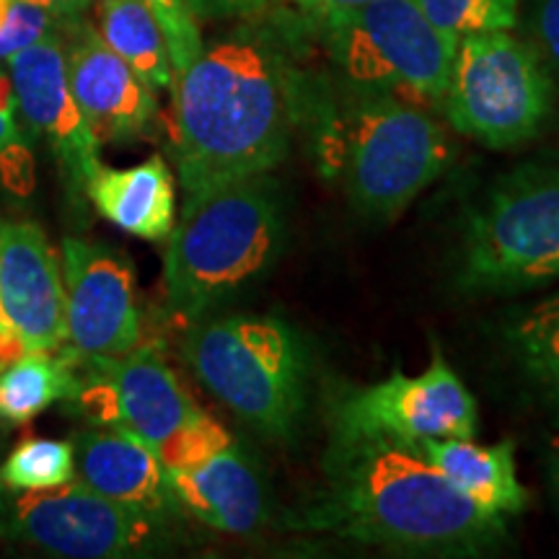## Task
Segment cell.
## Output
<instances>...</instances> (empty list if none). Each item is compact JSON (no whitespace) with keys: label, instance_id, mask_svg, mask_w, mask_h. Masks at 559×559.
<instances>
[{"label":"cell","instance_id":"277c9868","mask_svg":"<svg viewBox=\"0 0 559 559\" xmlns=\"http://www.w3.org/2000/svg\"><path fill=\"white\" fill-rule=\"evenodd\" d=\"M321 166L349 205L376 221L404 213L451 166L453 143L428 109L360 91L319 135Z\"/></svg>","mask_w":559,"mask_h":559},{"label":"cell","instance_id":"6da1fadb","mask_svg":"<svg viewBox=\"0 0 559 559\" xmlns=\"http://www.w3.org/2000/svg\"><path fill=\"white\" fill-rule=\"evenodd\" d=\"M326 472V492L290 521L293 528L428 557H479L508 536L506 515L466 498L417 445L332 443Z\"/></svg>","mask_w":559,"mask_h":559},{"label":"cell","instance_id":"7a4b0ae2","mask_svg":"<svg viewBox=\"0 0 559 559\" xmlns=\"http://www.w3.org/2000/svg\"><path fill=\"white\" fill-rule=\"evenodd\" d=\"M296 94L283 55L254 34L202 47L174 81V166L185 205L270 174L290 151Z\"/></svg>","mask_w":559,"mask_h":559},{"label":"cell","instance_id":"8fae6325","mask_svg":"<svg viewBox=\"0 0 559 559\" xmlns=\"http://www.w3.org/2000/svg\"><path fill=\"white\" fill-rule=\"evenodd\" d=\"M60 349L75 379L68 404L91 425L128 428L158 451L202 412L153 347L140 345L124 355Z\"/></svg>","mask_w":559,"mask_h":559},{"label":"cell","instance_id":"4fadbf2b","mask_svg":"<svg viewBox=\"0 0 559 559\" xmlns=\"http://www.w3.org/2000/svg\"><path fill=\"white\" fill-rule=\"evenodd\" d=\"M66 345L81 355H124L140 347L135 270L128 254L99 241H62Z\"/></svg>","mask_w":559,"mask_h":559},{"label":"cell","instance_id":"7402d4cb","mask_svg":"<svg viewBox=\"0 0 559 559\" xmlns=\"http://www.w3.org/2000/svg\"><path fill=\"white\" fill-rule=\"evenodd\" d=\"M73 389V370L62 349L26 353L0 370V417L5 425H26L55 402H68Z\"/></svg>","mask_w":559,"mask_h":559},{"label":"cell","instance_id":"4316f807","mask_svg":"<svg viewBox=\"0 0 559 559\" xmlns=\"http://www.w3.org/2000/svg\"><path fill=\"white\" fill-rule=\"evenodd\" d=\"M145 5L156 16L160 32L166 37V47H169L174 73H181L192 60L202 52V34H200V19L194 16L187 0H143Z\"/></svg>","mask_w":559,"mask_h":559},{"label":"cell","instance_id":"603a6c76","mask_svg":"<svg viewBox=\"0 0 559 559\" xmlns=\"http://www.w3.org/2000/svg\"><path fill=\"white\" fill-rule=\"evenodd\" d=\"M75 479V453L70 440L26 438L0 464L3 489H52Z\"/></svg>","mask_w":559,"mask_h":559},{"label":"cell","instance_id":"5b68a950","mask_svg":"<svg viewBox=\"0 0 559 559\" xmlns=\"http://www.w3.org/2000/svg\"><path fill=\"white\" fill-rule=\"evenodd\" d=\"M181 358L251 430L270 440L296 436L309 402V353L288 321L251 313L192 321Z\"/></svg>","mask_w":559,"mask_h":559},{"label":"cell","instance_id":"4dcf8cb0","mask_svg":"<svg viewBox=\"0 0 559 559\" xmlns=\"http://www.w3.org/2000/svg\"><path fill=\"white\" fill-rule=\"evenodd\" d=\"M300 9L311 11L313 16L319 19H330L337 16V13H347L360 9V5L370 3V0H296Z\"/></svg>","mask_w":559,"mask_h":559},{"label":"cell","instance_id":"44dd1931","mask_svg":"<svg viewBox=\"0 0 559 559\" xmlns=\"http://www.w3.org/2000/svg\"><path fill=\"white\" fill-rule=\"evenodd\" d=\"M506 337L531 389L559 425V293L515 313Z\"/></svg>","mask_w":559,"mask_h":559},{"label":"cell","instance_id":"7c38bea8","mask_svg":"<svg viewBox=\"0 0 559 559\" xmlns=\"http://www.w3.org/2000/svg\"><path fill=\"white\" fill-rule=\"evenodd\" d=\"M9 75L16 91L21 128L52 153L66 181L68 198L86 200L91 177L99 171L102 143L91 132L68 83L62 34L55 32L37 45L9 58Z\"/></svg>","mask_w":559,"mask_h":559},{"label":"cell","instance_id":"5bb4252c","mask_svg":"<svg viewBox=\"0 0 559 559\" xmlns=\"http://www.w3.org/2000/svg\"><path fill=\"white\" fill-rule=\"evenodd\" d=\"M68 83L99 143H138L158 122L156 88L145 83L86 19L60 26Z\"/></svg>","mask_w":559,"mask_h":559},{"label":"cell","instance_id":"2e32d148","mask_svg":"<svg viewBox=\"0 0 559 559\" xmlns=\"http://www.w3.org/2000/svg\"><path fill=\"white\" fill-rule=\"evenodd\" d=\"M75 474L94 492L145 510V513L179 519L169 481V469L145 438L128 428H96L73 440Z\"/></svg>","mask_w":559,"mask_h":559},{"label":"cell","instance_id":"8992f818","mask_svg":"<svg viewBox=\"0 0 559 559\" xmlns=\"http://www.w3.org/2000/svg\"><path fill=\"white\" fill-rule=\"evenodd\" d=\"M559 280V169L526 164L492 185L464 234L459 285L526 293Z\"/></svg>","mask_w":559,"mask_h":559},{"label":"cell","instance_id":"9c48e42d","mask_svg":"<svg viewBox=\"0 0 559 559\" xmlns=\"http://www.w3.org/2000/svg\"><path fill=\"white\" fill-rule=\"evenodd\" d=\"M169 515L145 513L94 492L81 479L52 489L0 487V539L70 559H128L169 551Z\"/></svg>","mask_w":559,"mask_h":559},{"label":"cell","instance_id":"e0dca14e","mask_svg":"<svg viewBox=\"0 0 559 559\" xmlns=\"http://www.w3.org/2000/svg\"><path fill=\"white\" fill-rule=\"evenodd\" d=\"M169 481L179 508L210 528L249 536L267 523L262 474L236 443L190 469H171Z\"/></svg>","mask_w":559,"mask_h":559},{"label":"cell","instance_id":"9a60e30c","mask_svg":"<svg viewBox=\"0 0 559 559\" xmlns=\"http://www.w3.org/2000/svg\"><path fill=\"white\" fill-rule=\"evenodd\" d=\"M0 326L29 353H55L68 340L62 272L37 223H0Z\"/></svg>","mask_w":559,"mask_h":559},{"label":"cell","instance_id":"cb8c5ba5","mask_svg":"<svg viewBox=\"0 0 559 559\" xmlns=\"http://www.w3.org/2000/svg\"><path fill=\"white\" fill-rule=\"evenodd\" d=\"M419 11L453 39L479 32H510L521 0H415Z\"/></svg>","mask_w":559,"mask_h":559},{"label":"cell","instance_id":"3957f363","mask_svg":"<svg viewBox=\"0 0 559 559\" xmlns=\"http://www.w3.org/2000/svg\"><path fill=\"white\" fill-rule=\"evenodd\" d=\"M285 239L283 205L270 174L236 179L181 207L164 257L166 306L200 321L260 277Z\"/></svg>","mask_w":559,"mask_h":559},{"label":"cell","instance_id":"484cf974","mask_svg":"<svg viewBox=\"0 0 559 559\" xmlns=\"http://www.w3.org/2000/svg\"><path fill=\"white\" fill-rule=\"evenodd\" d=\"M60 21L32 0H0V62L60 32Z\"/></svg>","mask_w":559,"mask_h":559},{"label":"cell","instance_id":"ba28073f","mask_svg":"<svg viewBox=\"0 0 559 559\" xmlns=\"http://www.w3.org/2000/svg\"><path fill=\"white\" fill-rule=\"evenodd\" d=\"M321 21L332 60L353 86L428 111L443 104L459 41L440 32L415 0H370Z\"/></svg>","mask_w":559,"mask_h":559},{"label":"cell","instance_id":"ac0fdd59","mask_svg":"<svg viewBox=\"0 0 559 559\" xmlns=\"http://www.w3.org/2000/svg\"><path fill=\"white\" fill-rule=\"evenodd\" d=\"M86 200L111 226L143 241H164L177 226V181L160 156L128 169L99 166Z\"/></svg>","mask_w":559,"mask_h":559},{"label":"cell","instance_id":"d4e9b609","mask_svg":"<svg viewBox=\"0 0 559 559\" xmlns=\"http://www.w3.org/2000/svg\"><path fill=\"white\" fill-rule=\"evenodd\" d=\"M230 445H234L230 432L221 423H215L207 412H200L192 423H187L177 436H171L160 445L158 456L169 472L190 469V466H198L202 461L218 456L221 451L230 449Z\"/></svg>","mask_w":559,"mask_h":559},{"label":"cell","instance_id":"d6986e66","mask_svg":"<svg viewBox=\"0 0 559 559\" xmlns=\"http://www.w3.org/2000/svg\"><path fill=\"white\" fill-rule=\"evenodd\" d=\"M419 453L479 508L498 515H521L528 508V489L515 469V443L510 438L479 445L472 438H428Z\"/></svg>","mask_w":559,"mask_h":559},{"label":"cell","instance_id":"83f0119b","mask_svg":"<svg viewBox=\"0 0 559 559\" xmlns=\"http://www.w3.org/2000/svg\"><path fill=\"white\" fill-rule=\"evenodd\" d=\"M534 34L547 66L559 75V0H536Z\"/></svg>","mask_w":559,"mask_h":559},{"label":"cell","instance_id":"1f68e13d","mask_svg":"<svg viewBox=\"0 0 559 559\" xmlns=\"http://www.w3.org/2000/svg\"><path fill=\"white\" fill-rule=\"evenodd\" d=\"M32 3L47 9L55 19L60 21V24H66V21L83 19V13L94 5V0H32Z\"/></svg>","mask_w":559,"mask_h":559},{"label":"cell","instance_id":"f1b7e54d","mask_svg":"<svg viewBox=\"0 0 559 559\" xmlns=\"http://www.w3.org/2000/svg\"><path fill=\"white\" fill-rule=\"evenodd\" d=\"M26 143V132L19 124V104L9 70L0 68V156L13 145Z\"/></svg>","mask_w":559,"mask_h":559},{"label":"cell","instance_id":"ffe728a7","mask_svg":"<svg viewBox=\"0 0 559 559\" xmlns=\"http://www.w3.org/2000/svg\"><path fill=\"white\" fill-rule=\"evenodd\" d=\"M96 32L145 83L174 88L177 73L166 37L143 0H96Z\"/></svg>","mask_w":559,"mask_h":559},{"label":"cell","instance_id":"30bf717a","mask_svg":"<svg viewBox=\"0 0 559 559\" xmlns=\"http://www.w3.org/2000/svg\"><path fill=\"white\" fill-rule=\"evenodd\" d=\"M477 419L472 391L436 345L425 373L407 376L396 368L389 379L340 396L330 428L332 443L383 438L417 445L428 438H474Z\"/></svg>","mask_w":559,"mask_h":559},{"label":"cell","instance_id":"52a82bcc","mask_svg":"<svg viewBox=\"0 0 559 559\" xmlns=\"http://www.w3.org/2000/svg\"><path fill=\"white\" fill-rule=\"evenodd\" d=\"M440 107L459 135L487 148H515L549 122L555 81L542 55L510 32L466 34Z\"/></svg>","mask_w":559,"mask_h":559},{"label":"cell","instance_id":"836d02e7","mask_svg":"<svg viewBox=\"0 0 559 559\" xmlns=\"http://www.w3.org/2000/svg\"><path fill=\"white\" fill-rule=\"evenodd\" d=\"M0 423H3V425H5V419H3V417H0Z\"/></svg>","mask_w":559,"mask_h":559},{"label":"cell","instance_id":"f546056e","mask_svg":"<svg viewBox=\"0 0 559 559\" xmlns=\"http://www.w3.org/2000/svg\"><path fill=\"white\" fill-rule=\"evenodd\" d=\"M198 19L218 21V19H243L254 16L272 5V0H187Z\"/></svg>","mask_w":559,"mask_h":559},{"label":"cell","instance_id":"d6a6232c","mask_svg":"<svg viewBox=\"0 0 559 559\" xmlns=\"http://www.w3.org/2000/svg\"><path fill=\"white\" fill-rule=\"evenodd\" d=\"M547 481L551 489V498H555L559 508V436L551 438L547 445Z\"/></svg>","mask_w":559,"mask_h":559}]
</instances>
